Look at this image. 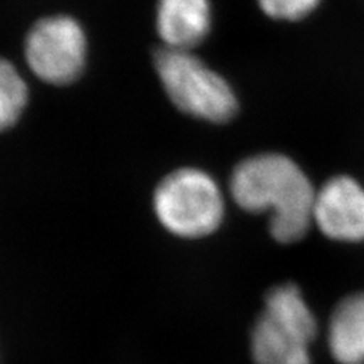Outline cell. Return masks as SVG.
Returning a JSON list of instances; mask_svg holds the SVG:
<instances>
[{"mask_svg":"<svg viewBox=\"0 0 364 364\" xmlns=\"http://www.w3.org/2000/svg\"><path fill=\"white\" fill-rule=\"evenodd\" d=\"M328 343L338 364H364V293L341 301L329 322Z\"/></svg>","mask_w":364,"mask_h":364,"instance_id":"ba28073f","label":"cell"},{"mask_svg":"<svg viewBox=\"0 0 364 364\" xmlns=\"http://www.w3.org/2000/svg\"><path fill=\"white\" fill-rule=\"evenodd\" d=\"M316 193L293 159L261 154L238 164L231 176V195L249 213L270 211V232L279 243H294L314 222Z\"/></svg>","mask_w":364,"mask_h":364,"instance_id":"6da1fadb","label":"cell"},{"mask_svg":"<svg viewBox=\"0 0 364 364\" xmlns=\"http://www.w3.org/2000/svg\"><path fill=\"white\" fill-rule=\"evenodd\" d=\"M310 336L279 318L261 313L252 331V355L257 364H311Z\"/></svg>","mask_w":364,"mask_h":364,"instance_id":"52a82bcc","label":"cell"},{"mask_svg":"<svg viewBox=\"0 0 364 364\" xmlns=\"http://www.w3.org/2000/svg\"><path fill=\"white\" fill-rule=\"evenodd\" d=\"M152 63L166 96L181 112L211 123L235 117L238 99L232 85L195 50L159 46Z\"/></svg>","mask_w":364,"mask_h":364,"instance_id":"7a4b0ae2","label":"cell"},{"mask_svg":"<svg viewBox=\"0 0 364 364\" xmlns=\"http://www.w3.org/2000/svg\"><path fill=\"white\" fill-rule=\"evenodd\" d=\"M29 102V87L18 67L0 56V131L20 120Z\"/></svg>","mask_w":364,"mask_h":364,"instance_id":"9c48e42d","label":"cell"},{"mask_svg":"<svg viewBox=\"0 0 364 364\" xmlns=\"http://www.w3.org/2000/svg\"><path fill=\"white\" fill-rule=\"evenodd\" d=\"M314 223L333 240H364V188L348 176L325 182L316 193Z\"/></svg>","mask_w":364,"mask_h":364,"instance_id":"5b68a950","label":"cell"},{"mask_svg":"<svg viewBox=\"0 0 364 364\" xmlns=\"http://www.w3.org/2000/svg\"><path fill=\"white\" fill-rule=\"evenodd\" d=\"M322 0H257L266 17L275 21H301L311 16Z\"/></svg>","mask_w":364,"mask_h":364,"instance_id":"30bf717a","label":"cell"},{"mask_svg":"<svg viewBox=\"0 0 364 364\" xmlns=\"http://www.w3.org/2000/svg\"><path fill=\"white\" fill-rule=\"evenodd\" d=\"M154 17L161 46L175 50H196L214 26L211 0H156Z\"/></svg>","mask_w":364,"mask_h":364,"instance_id":"8992f818","label":"cell"},{"mask_svg":"<svg viewBox=\"0 0 364 364\" xmlns=\"http://www.w3.org/2000/svg\"><path fill=\"white\" fill-rule=\"evenodd\" d=\"M154 210L168 232L199 238L220 226L225 200L208 173L199 168H179L159 182L154 195Z\"/></svg>","mask_w":364,"mask_h":364,"instance_id":"3957f363","label":"cell"},{"mask_svg":"<svg viewBox=\"0 0 364 364\" xmlns=\"http://www.w3.org/2000/svg\"><path fill=\"white\" fill-rule=\"evenodd\" d=\"M90 43L82 23L70 14L40 17L26 31L23 58L29 72L53 87L75 84L85 72Z\"/></svg>","mask_w":364,"mask_h":364,"instance_id":"277c9868","label":"cell"}]
</instances>
